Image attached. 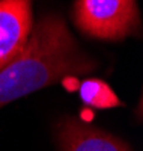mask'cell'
Returning a JSON list of instances; mask_svg holds the SVG:
<instances>
[{"mask_svg":"<svg viewBox=\"0 0 143 151\" xmlns=\"http://www.w3.org/2000/svg\"><path fill=\"white\" fill-rule=\"evenodd\" d=\"M94 67L82 55L65 21L45 15L32 29L24 48L0 70V107L63 77L89 73Z\"/></svg>","mask_w":143,"mask_h":151,"instance_id":"6da1fadb","label":"cell"},{"mask_svg":"<svg viewBox=\"0 0 143 151\" xmlns=\"http://www.w3.org/2000/svg\"><path fill=\"white\" fill-rule=\"evenodd\" d=\"M79 29L99 40H121L140 29L137 3L129 0H80L74 3Z\"/></svg>","mask_w":143,"mask_h":151,"instance_id":"7a4b0ae2","label":"cell"},{"mask_svg":"<svg viewBox=\"0 0 143 151\" xmlns=\"http://www.w3.org/2000/svg\"><path fill=\"white\" fill-rule=\"evenodd\" d=\"M32 33V6L24 0L0 2V70L24 48Z\"/></svg>","mask_w":143,"mask_h":151,"instance_id":"3957f363","label":"cell"},{"mask_svg":"<svg viewBox=\"0 0 143 151\" xmlns=\"http://www.w3.org/2000/svg\"><path fill=\"white\" fill-rule=\"evenodd\" d=\"M57 141L62 151H129L112 134L72 118L59 122Z\"/></svg>","mask_w":143,"mask_h":151,"instance_id":"277c9868","label":"cell"},{"mask_svg":"<svg viewBox=\"0 0 143 151\" xmlns=\"http://www.w3.org/2000/svg\"><path fill=\"white\" fill-rule=\"evenodd\" d=\"M80 97L83 103L97 109H109L119 106L121 101L113 89L102 80L87 79L80 85Z\"/></svg>","mask_w":143,"mask_h":151,"instance_id":"5b68a950","label":"cell"},{"mask_svg":"<svg viewBox=\"0 0 143 151\" xmlns=\"http://www.w3.org/2000/svg\"><path fill=\"white\" fill-rule=\"evenodd\" d=\"M137 113H139V116H140V118H143V97H142V100H140V104H139Z\"/></svg>","mask_w":143,"mask_h":151,"instance_id":"8992f818","label":"cell"}]
</instances>
